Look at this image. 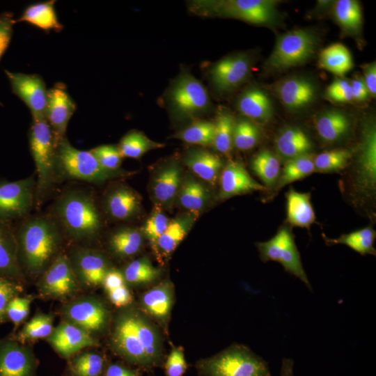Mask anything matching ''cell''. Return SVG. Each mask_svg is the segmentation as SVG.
I'll list each match as a JSON object with an SVG mask.
<instances>
[{"mask_svg": "<svg viewBox=\"0 0 376 376\" xmlns=\"http://www.w3.org/2000/svg\"><path fill=\"white\" fill-rule=\"evenodd\" d=\"M17 256L24 273L44 272L56 258L63 231L52 216L29 217L14 229Z\"/></svg>", "mask_w": 376, "mask_h": 376, "instance_id": "cell-1", "label": "cell"}, {"mask_svg": "<svg viewBox=\"0 0 376 376\" xmlns=\"http://www.w3.org/2000/svg\"><path fill=\"white\" fill-rule=\"evenodd\" d=\"M113 349L127 362L150 368L162 359L160 338L138 312L125 311L118 317L112 336Z\"/></svg>", "mask_w": 376, "mask_h": 376, "instance_id": "cell-2", "label": "cell"}, {"mask_svg": "<svg viewBox=\"0 0 376 376\" xmlns=\"http://www.w3.org/2000/svg\"><path fill=\"white\" fill-rule=\"evenodd\" d=\"M53 217L63 233L76 240L95 236L102 226L101 217L91 194L80 189L63 192L54 205Z\"/></svg>", "mask_w": 376, "mask_h": 376, "instance_id": "cell-3", "label": "cell"}, {"mask_svg": "<svg viewBox=\"0 0 376 376\" xmlns=\"http://www.w3.org/2000/svg\"><path fill=\"white\" fill-rule=\"evenodd\" d=\"M277 3L272 0H196L189 3V8L200 16L230 17L269 26L279 20Z\"/></svg>", "mask_w": 376, "mask_h": 376, "instance_id": "cell-4", "label": "cell"}, {"mask_svg": "<svg viewBox=\"0 0 376 376\" xmlns=\"http://www.w3.org/2000/svg\"><path fill=\"white\" fill-rule=\"evenodd\" d=\"M56 178L79 180L100 184L118 176V172L104 169L90 151L75 148L65 136L56 142Z\"/></svg>", "mask_w": 376, "mask_h": 376, "instance_id": "cell-5", "label": "cell"}, {"mask_svg": "<svg viewBox=\"0 0 376 376\" xmlns=\"http://www.w3.org/2000/svg\"><path fill=\"white\" fill-rule=\"evenodd\" d=\"M197 368L203 376H271L268 363L243 345L202 360Z\"/></svg>", "mask_w": 376, "mask_h": 376, "instance_id": "cell-6", "label": "cell"}, {"mask_svg": "<svg viewBox=\"0 0 376 376\" xmlns=\"http://www.w3.org/2000/svg\"><path fill=\"white\" fill-rule=\"evenodd\" d=\"M29 140L38 175L35 198L37 196L38 200L42 201L56 182V143L46 119L33 120L29 132Z\"/></svg>", "mask_w": 376, "mask_h": 376, "instance_id": "cell-7", "label": "cell"}, {"mask_svg": "<svg viewBox=\"0 0 376 376\" xmlns=\"http://www.w3.org/2000/svg\"><path fill=\"white\" fill-rule=\"evenodd\" d=\"M317 36L311 31L296 29L281 35L269 56V70H285L306 63L315 52Z\"/></svg>", "mask_w": 376, "mask_h": 376, "instance_id": "cell-8", "label": "cell"}, {"mask_svg": "<svg viewBox=\"0 0 376 376\" xmlns=\"http://www.w3.org/2000/svg\"><path fill=\"white\" fill-rule=\"evenodd\" d=\"M167 100L173 116L178 120L198 116L205 112L210 104L205 88L188 72H182L173 81Z\"/></svg>", "mask_w": 376, "mask_h": 376, "instance_id": "cell-9", "label": "cell"}, {"mask_svg": "<svg viewBox=\"0 0 376 376\" xmlns=\"http://www.w3.org/2000/svg\"><path fill=\"white\" fill-rule=\"evenodd\" d=\"M352 187L357 196L373 199L376 190V127L366 119L361 127V139L353 171Z\"/></svg>", "mask_w": 376, "mask_h": 376, "instance_id": "cell-10", "label": "cell"}, {"mask_svg": "<svg viewBox=\"0 0 376 376\" xmlns=\"http://www.w3.org/2000/svg\"><path fill=\"white\" fill-rule=\"evenodd\" d=\"M256 246L263 262L272 260L281 263L286 272L299 279L310 290L312 289L289 228H281L272 238L256 243Z\"/></svg>", "mask_w": 376, "mask_h": 376, "instance_id": "cell-11", "label": "cell"}, {"mask_svg": "<svg viewBox=\"0 0 376 376\" xmlns=\"http://www.w3.org/2000/svg\"><path fill=\"white\" fill-rule=\"evenodd\" d=\"M36 193L33 177L16 180H0V219H24L30 212Z\"/></svg>", "mask_w": 376, "mask_h": 376, "instance_id": "cell-12", "label": "cell"}, {"mask_svg": "<svg viewBox=\"0 0 376 376\" xmlns=\"http://www.w3.org/2000/svg\"><path fill=\"white\" fill-rule=\"evenodd\" d=\"M12 92L29 109L33 120L45 119L47 91L42 78L38 75L13 72L5 70Z\"/></svg>", "mask_w": 376, "mask_h": 376, "instance_id": "cell-13", "label": "cell"}, {"mask_svg": "<svg viewBox=\"0 0 376 376\" xmlns=\"http://www.w3.org/2000/svg\"><path fill=\"white\" fill-rule=\"evenodd\" d=\"M77 285L68 256L58 254L43 272L40 290L48 297H64L72 294Z\"/></svg>", "mask_w": 376, "mask_h": 376, "instance_id": "cell-14", "label": "cell"}, {"mask_svg": "<svg viewBox=\"0 0 376 376\" xmlns=\"http://www.w3.org/2000/svg\"><path fill=\"white\" fill-rule=\"evenodd\" d=\"M75 110L76 104L63 84L57 83L47 91L45 119L56 143L65 136L68 122Z\"/></svg>", "mask_w": 376, "mask_h": 376, "instance_id": "cell-15", "label": "cell"}, {"mask_svg": "<svg viewBox=\"0 0 376 376\" xmlns=\"http://www.w3.org/2000/svg\"><path fill=\"white\" fill-rule=\"evenodd\" d=\"M251 66L250 58L244 54L228 56L217 62L210 69L212 83L220 92L230 91L247 79Z\"/></svg>", "mask_w": 376, "mask_h": 376, "instance_id": "cell-16", "label": "cell"}, {"mask_svg": "<svg viewBox=\"0 0 376 376\" xmlns=\"http://www.w3.org/2000/svg\"><path fill=\"white\" fill-rule=\"evenodd\" d=\"M68 258L78 282L87 286L102 284L110 269L104 256L93 249L77 248Z\"/></svg>", "mask_w": 376, "mask_h": 376, "instance_id": "cell-17", "label": "cell"}, {"mask_svg": "<svg viewBox=\"0 0 376 376\" xmlns=\"http://www.w3.org/2000/svg\"><path fill=\"white\" fill-rule=\"evenodd\" d=\"M30 349L13 339L0 340V376H36Z\"/></svg>", "mask_w": 376, "mask_h": 376, "instance_id": "cell-18", "label": "cell"}, {"mask_svg": "<svg viewBox=\"0 0 376 376\" xmlns=\"http://www.w3.org/2000/svg\"><path fill=\"white\" fill-rule=\"evenodd\" d=\"M47 338L52 347L65 358L97 345L90 332L68 321L54 328Z\"/></svg>", "mask_w": 376, "mask_h": 376, "instance_id": "cell-19", "label": "cell"}, {"mask_svg": "<svg viewBox=\"0 0 376 376\" xmlns=\"http://www.w3.org/2000/svg\"><path fill=\"white\" fill-rule=\"evenodd\" d=\"M64 313L68 322L90 333L102 329L107 319L104 305L92 298L80 299L70 303Z\"/></svg>", "mask_w": 376, "mask_h": 376, "instance_id": "cell-20", "label": "cell"}, {"mask_svg": "<svg viewBox=\"0 0 376 376\" xmlns=\"http://www.w3.org/2000/svg\"><path fill=\"white\" fill-rule=\"evenodd\" d=\"M265 189L267 188L251 178L245 168L238 162H230L222 170L219 190L221 199Z\"/></svg>", "mask_w": 376, "mask_h": 376, "instance_id": "cell-21", "label": "cell"}, {"mask_svg": "<svg viewBox=\"0 0 376 376\" xmlns=\"http://www.w3.org/2000/svg\"><path fill=\"white\" fill-rule=\"evenodd\" d=\"M275 91L281 103L291 111L306 107L315 98L316 89L309 80L301 77H289L281 81Z\"/></svg>", "mask_w": 376, "mask_h": 376, "instance_id": "cell-22", "label": "cell"}, {"mask_svg": "<svg viewBox=\"0 0 376 376\" xmlns=\"http://www.w3.org/2000/svg\"><path fill=\"white\" fill-rule=\"evenodd\" d=\"M0 276L17 281L24 278L17 256V244L10 221L0 219Z\"/></svg>", "mask_w": 376, "mask_h": 376, "instance_id": "cell-23", "label": "cell"}, {"mask_svg": "<svg viewBox=\"0 0 376 376\" xmlns=\"http://www.w3.org/2000/svg\"><path fill=\"white\" fill-rule=\"evenodd\" d=\"M104 205L111 217L117 220H126L138 212L141 198L132 189L125 185H118L108 192Z\"/></svg>", "mask_w": 376, "mask_h": 376, "instance_id": "cell-24", "label": "cell"}, {"mask_svg": "<svg viewBox=\"0 0 376 376\" xmlns=\"http://www.w3.org/2000/svg\"><path fill=\"white\" fill-rule=\"evenodd\" d=\"M182 181V172L177 163H170L163 167L154 178L151 193L159 205L171 203L178 194Z\"/></svg>", "mask_w": 376, "mask_h": 376, "instance_id": "cell-25", "label": "cell"}, {"mask_svg": "<svg viewBox=\"0 0 376 376\" xmlns=\"http://www.w3.org/2000/svg\"><path fill=\"white\" fill-rule=\"evenodd\" d=\"M275 146L278 155L284 162L310 153L313 148L308 136L297 127L282 130L275 139Z\"/></svg>", "mask_w": 376, "mask_h": 376, "instance_id": "cell-26", "label": "cell"}, {"mask_svg": "<svg viewBox=\"0 0 376 376\" xmlns=\"http://www.w3.org/2000/svg\"><path fill=\"white\" fill-rule=\"evenodd\" d=\"M316 132L324 142L334 143L344 139L350 132L349 118L338 110L324 111L314 120Z\"/></svg>", "mask_w": 376, "mask_h": 376, "instance_id": "cell-27", "label": "cell"}, {"mask_svg": "<svg viewBox=\"0 0 376 376\" xmlns=\"http://www.w3.org/2000/svg\"><path fill=\"white\" fill-rule=\"evenodd\" d=\"M185 165L198 178L210 184H214L223 166L216 154L203 149L189 150L184 158Z\"/></svg>", "mask_w": 376, "mask_h": 376, "instance_id": "cell-28", "label": "cell"}, {"mask_svg": "<svg viewBox=\"0 0 376 376\" xmlns=\"http://www.w3.org/2000/svg\"><path fill=\"white\" fill-rule=\"evenodd\" d=\"M287 221L293 226L309 228L315 221L309 192H299L290 188L285 194Z\"/></svg>", "mask_w": 376, "mask_h": 376, "instance_id": "cell-29", "label": "cell"}, {"mask_svg": "<svg viewBox=\"0 0 376 376\" xmlns=\"http://www.w3.org/2000/svg\"><path fill=\"white\" fill-rule=\"evenodd\" d=\"M237 109L249 119L259 123L267 122L273 111L270 98L265 91L258 88H249L240 95Z\"/></svg>", "mask_w": 376, "mask_h": 376, "instance_id": "cell-30", "label": "cell"}, {"mask_svg": "<svg viewBox=\"0 0 376 376\" xmlns=\"http://www.w3.org/2000/svg\"><path fill=\"white\" fill-rule=\"evenodd\" d=\"M196 214L189 212L170 221L154 245L155 249L164 256L171 254L187 235L196 220Z\"/></svg>", "mask_w": 376, "mask_h": 376, "instance_id": "cell-31", "label": "cell"}, {"mask_svg": "<svg viewBox=\"0 0 376 376\" xmlns=\"http://www.w3.org/2000/svg\"><path fill=\"white\" fill-rule=\"evenodd\" d=\"M144 309L159 320L168 318L173 303V288L170 282L164 281L145 292L141 299Z\"/></svg>", "mask_w": 376, "mask_h": 376, "instance_id": "cell-32", "label": "cell"}, {"mask_svg": "<svg viewBox=\"0 0 376 376\" xmlns=\"http://www.w3.org/2000/svg\"><path fill=\"white\" fill-rule=\"evenodd\" d=\"M54 4L55 1L31 4L15 22H26L45 31H61L63 26L58 19Z\"/></svg>", "mask_w": 376, "mask_h": 376, "instance_id": "cell-33", "label": "cell"}, {"mask_svg": "<svg viewBox=\"0 0 376 376\" xmlns=\"http://www.w3.org/2000/svg\"><path fill=\"white\" fill-rule=\"evenodd\" d=\"M320 66L339 76L349 72L353 67V61L348 49L340 43L332 44L320 54Z\"/></svg>", "mask_w": 376, "mask_h": 376, "instance_id": "cell-34", "label": "cell"}, {"mask_svg": "<svg viewBox=\"0 0 376 376\" xmlns=\"http://www.w3.org/2000/svg\"><path fill=\"white\" fill-rule=\"evenodd\" d=\"M313 158V155L308 153L286 161L274 187V194L285 185L301 180L314 172Z\"/></svg>", "mask_w": 376, "mask_h": 376, "instance_id": "cell-35", "label": "cell"}, {"mask_svg": "<svg viewBox=\"0 0 376 376\" xmlns=\"http://www.w3.org/2000/svg\"><path fill=\"white\" fill-rule=\"evenodd\" d=\"M178 197L182 207L197 214L207 204L210 194L201 182L188 178L182 182Z\"/></svg>", "mask_w": 376, "mask_h": 376, "instance_id": "cell-36", "label": "cell"}, {"mask_svg": "<svg viewBox=\"0 0 376 376\" xmlns=\"http://www.w3.org/2000/svg\"><path fill=\"white\" fill-rule=\"evenodd\" d=\"M333 13L341 28L351 34H357L362 26V12L359 3L354 0L336 1Z\"/></svg>", "mask_w": 376, "mask_h": 376, "instance_id": "cell-37", "label": "cell"}, {"mask_svg": "<svg viewBox=\"0 0 376 376\" xmlns=\"http://www.w3.org/2000/svg\"><path fill=\"white\" fill-rule=\"evenodd\" d=\"M324 239L328 245L345 244L361 255L376 253L373 246L375 231L370 227L342 235L335 239L328 238L324 235Z\"/></svg>", "mask_w": 376, "mask_h": 376, "instance_id": "cell-38", "label": "cell"}, {"mask_svg": "<svg viewBox=\"0 0 376 376\" xmlns=\"http://www.w3.org/2000/svg\"><path fill=\"white\" fill-rule=\"evenodd\" d=\"M251 168L266 188L275 187L281 173V164L273 152L268 150L259 152L252 159Z\"/></svg>", "mask_w": 376, "mask_h": 376, "instance_id": "cell-39", "label": "cell"}, {"mask_svg": "<svg viewBox=\"0 0 376 376\" xmlns=\"http://www.w3.org/2000/svg\"><path fill=\"white\" fill-rule=\"evenodd\" d=\"M104 358L96 352H84L75 357L68 363L70 376H103L106 368Z\"/></svg>", "mask_w": 376, "mask_h": 376, "instance_id": "cell-40", "label": "cell"}, {"mask_svg": "<svg viewBox=\"0 0 376 376\" xmlns=\"http://www.w3.org/2000/svg\"><path fill=\"white\" fill-rule=\"evenodd\" d=\"M143 243V235L139 230L124 228L115 231L109 238V245L113 252L121 257H128L136 253Z\"/></svg>", "mask_w": 376, "mask_h": 376, "instance_id": "cell-41", "label": "cell"}, {"mask_svg": "<svg viewBox=\"0 0 376 376\" xmlns=\"http://www.w3.org/2000/svg\"><path fill=\"white\" fill-rule=\"evenodd\" d=\"M164 145L153 141L137 130H131L123 136L118 147L123 157L137 159L149 150Z\"/></svg>", "mask_w": 376, "mask_h": 376, "instance_id": "cell-42", "label": "cell"}, {"mask_svg": "<svg viewBox=\"0 0 376 376\" xmlns=\"http://www.w3.org/2000/svg\"><path fill=\"white\" fill-rule=\"evenodd\" d=\"M235 119L228 111L221 109L214 123L212 146L220 153L228 154L233 145Z\"/></svg>", "mask_w": 376, "mask_h": 376, "instance_id": "cell-43", "label": "cell"}, {"mask_svg": "<svg viewBox=\"0 0 376 376\" xmlns=\"http://www.w3.org/2000/svg\"><path fill=\"white\" fill-rule=\"evenodd\" d=\"M352 154V151L347 149L324 151L313 158L314 171L331 173L340 171L348 165Z\"/></svg>", "mask_w": 376, "mask_h": 376, "instance_id": "cell-44", "label": "cell"}, {"mask_svg": "<svg viewBox=\"0 0 376 376\" xmlns=\"http://www.w3.org/2000/svg\"><path fill=\"white\" fill-rule=\"evenodd\" d=\"M54 318L48 314L38 313L31 319L17 334L16 340L26 341L48 338L54 330Z\"/></svg>", "mask_w": 376, "mask_h": 376, "instance_id": "cell-45", "label": "cell"}, {"mask_svg": "<svg viewBox=\"0 0 376 376\" xmlns=\"http://www.w3.org/2000/svg\"><path fill=\"white\" fill-rule=\"evenodd\" d=\"M214 123L199 120L193 123L175 135V138L189 144L201 146L212 145Z\"/></svg>", "mask_w": 376, "mask_h": 376, "instance_id": "cell-46", "label": "cell"}, {"mask_svg": "<svg viewBox=\"0 0 376 376\" xmlns=\"http://www.w3.org/2000/svg\"><path fill=\"white\" fill-rule=\"evenodd\" d=\"M260 130L247 118L235 120L233 145L238 150H248L255 147L260 139Z\"/></svg>", "mask_w": 376, "mask_h": 376, "instance_id": "cell-47", "label": "cell"}, {"mask_svg": "<svg viewBox=\"0 0 376 376\" xmlns=\"http://www.w3.org/2000/svg\"><path fill=\"white\" fill-rule=\"evenodd\" d=\"M159 271L146 258L136 259L130 263L123 271L126 283L143 284L155 280Z\"/></svg>", "mask_w": 376, "mask_h": 376, "instance_id": "cell-48", "label": "cell"}, {"mask_svg": "<svg viewBox=\"0 0 376 376\" xmlns=\"http://www.w3.org/2000/svg\"><path fill=\"white\" fill-rule=\"evenodd\" d=\"M98 161L100 164L109 171H117L120 167L123 156L118 146L101 145L89 150Z\"/></svg>", "mask_w": 376, "mask_h": 376, "instance_id": "cell-49", "label": "cell"}, {"mask_svg": "<svg viewBox=\"0 0 376 376\" xmlns=\"http://www.w3.org/2000/svg\"><path fill=\"white\" fill-rule=\"evenodd\" d=\"M22 291L19 281L0 276V324L7 320L6 311L9 302Z\"/></svg>", "mask_w": 376, "mask_h": 376, "instance_id": "cell-50", "label": "cell"}, {"mask_svg": "<svg viewBox=\"0 0 376 376\" xmlns=\"http://www.w3.org/2000/svg\"><path fill=\"white\" fill-rule=\"evenodd\" d=\"M169 221L162 211L157 210L154 212L144 224L142 232L153 246L166 230Z\"/></svg>", "mask_w": 376, "mask_h": 376, "instance_id": "cell-51", "label": "cell"}, {"mask_svg": "<svg viewBox=\"0 0 376 376\" xmlns=\"http://www.w3.org/2000/svg\"><path fill=\"white\" fill-rule=\"evenodd\" d=\"M31 298L30 297H14L8 304L6 315L7 320L15 327L19 326L28 316L30 311Z\"/></svg>", "mask_w": 376, "mask_h": 376, "instance_id": "cell-52", "label": "cell"}, {"mask_svg": "<svg viewBox=\"0 0 376 376\" xmlns=\"http://www.w3.org/2000/svg\"><path fill=\"white\" fill-rule=\"evenodd\" d=\"M187 368L183 350L179 347L173 348L164 363L166 376H183Z\"/></svg>", "mask_w": 376, "mask_h": 376, "instance_id": "cell-53", "label": "cell"}, {"mask_svg": "<svg viewBox=\"0 0 376 376\" xmlns=\"http://www.w3.org/2000/svg\"><path fill=\"white\" fill-rule=\"evenodd\" d=\"M326 96L338 102H349L353 100L350 81L344 79H335L327 88Z\"/></svg>", "mask_w": 376, "mask_h": 376, "instance_id": "cell-54", "label": "cell"}, {"mask_svg": "<svg viewBox=\"0 0 376 376\" xmlns=\"http://www.w3.org/2000/svg\"><path fill=\"white\" fill-rule=\"evenodd\" d=\"M15 23L13 13L6 11L0 14V60L9 46Z\"/></svg>", "mask_w": 376, "mask_h": 376, "instance_id": "cell-55", "label": "cell"}, {"mask_svg": "<svg viewBox=\"0 0 376 376\" xmlns=\"http://www.w3.org/2000/svg\"><path fill=\"white\" fill-rule=\"evenodd\" d=\"M113 304L118 307L126 306L132 301V296L126 284L107 292Z\"/></svg>", "mask_w": 376, "mask_h": 376, "instance_id": "cell-56", "label": "cell"}, {"mask_svg": "<svg viewBox=\"0 0 376 376\" xmlns=\"http://www.w3.org/2000/svg\"><path fill=\"white\" fill-rule=\"evenodd\" d=\"M125 283L126 282L122 272L115 269H109L107 272L102 284L103 285L106 292H108L125 285Z\"/></svg>", "mask_w": 376, "mask_h": 376, "instance_id": "cell-57", "label": "cell"}, {"mask_svg": "<svg viewBox=\"0 0 376 376\" xmlns=\"http://www.w3.org/2000/svg\"><path fill=\"white\" fill-rule=\"evenodd\" d=\"M363 82L370 95L375 96L376 94V65L375 63L366 64L363 67Z\"/></svg>", "mask_w": 376, "mask_h": 376, "instance_id": "cell-58", "label": "cell"}, {"mask_svg": "<svg viewBox=\"0 0 376 376\" xmlns=\"http://www.w3.org/2000/svg\"><path fill=\"white\" fill-rule=\"evenodd\" d=\"M103 376H139V375L135 370L115 363L107 366Z\"/></svg>", "mask_w": 376, "mask_h": 376, "instance_id": "cell-59", "label": "cell"}, {"mask_svg": "<svg viewBox=\"0 0 376 376\" xmlns=\"http://www.w3.org/2000/svg\"><path fill=\"white\" fill-rule=\"evenodd\" d=\"M353 100L363 101L370 95L362 77H355L350 81Z\"/></svg>", "mask_w": 376, "mask_h": 376, "instance_id": "cell-60", "label": "cell"}, {"mask_svg": "<svg viewBox=\"0 0 376 376\" xmlns=\"http://www.w3.org/2000/svg\"><path fill=\"white\" fill-rule=\"evenodd\" d=\"M294 361L292 359L283 358L281 368V376H294Z\"/></svg>", "mask_w": 376, "mask_h": 376, "instance_id": "cell-61", "label": "cell"}, {"mask_svg": "<svg viewBox=\"0 0 376 376\" xmlns=\"http://www.w3.org/2000/svg\"><path fill=\"white\" fill-rule=\"evenodd\" d=\"M0 105H1V102H0Z\"/></svg>", "mask_w": 376, "mask_h": 376, "instance_id": "cell-62", "label": "cell"}]
</instances>
